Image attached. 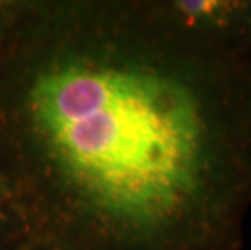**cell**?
<instances>
[{"mask_svg": "<svg viewBox=\"0 0 251 250\" xmlns=\"http://www.w3.org/2000/svg\"><path fill=\"white\" fill-rule=\"evenodd\" d=\"M251 54L157 3H63L0 29V184L37 250H238Z\"/></svg>", "mask_w": 251, "mask_h": 250, "instance_id": "obj_1", "label": "cell"}, {"mask_svg": "<svg viewBox=\"0 0 251 250\" xmlns=\"http://www.w3.org/2000/svg\"><path fill=\"white\" fill-rule=\"evenodd\" d=\"M174 28L191 39L233 54H251L245 0H170L156 2Z\"/></svg>", "mask_w": 251, "mask_h": 250, "instance_id": "obj_2", "label": "cell"}, {"mask_svg": "<svg viewBox=\"0 0 251 250\" xmlns=\"http://www.w3.org/2000/svg\"><path fill=\"white\" fill-rule=\"evenodd\" d=\"M245 8H247V21H248L250 36H251V0H245Z\"/></svg>", "mask_w": 251, "mask_h": 250, "instance_id": "obj_3", "label": "cell"}, {"mask_svg": "<svg viewBox=\"0 0 251 250\" xmlns=\"http://www.w3.org/2000/svg\"><path fill=\"white\" fill-rule=\"evenodd\" d=\"M250 119H251V65H250Z\"/></svg>", "mask_w": 251, "mask_h": 250, "instance_id": "obj_4", "label": "cell"}, {"mask_svg": "<svg viewBox=\"0 0 251 250\" xmlns=\"http://www.w3.org/2000/svg\"><path fill=\"white\" fill-rule=\"evenodd\" d=\"M3 222H5V216H3V213L0 211V231H2V226H3Z\"/></svg>", "mask_w": 251, "mask_h": 250, "instance_id": "obj_5", "label": "cell"}, {"mask_svg": "<svg viewBox=\"0 0 251 250\" xmlns=\"http://www.w3.org/2000/svg\"><path fill=\"white\" fill-rule=\"evenodd\" d=\"M0 200H3V190H2V184H0Z\"/></svg>", "mask_w": 251, "mask_h": 250, "instance_id": "obj_6", "label": "cell"}]
</instances>
